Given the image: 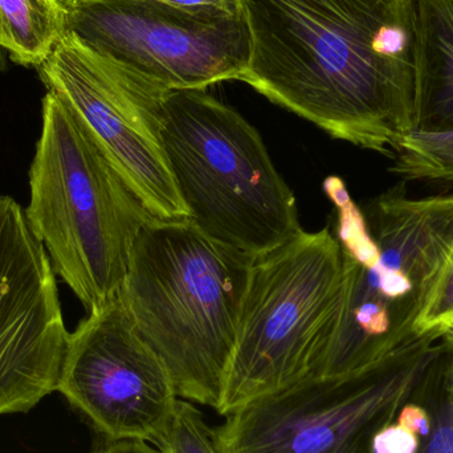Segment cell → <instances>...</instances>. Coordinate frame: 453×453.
<instances>
[{
	"label": "cell",
	"instance_id": "1",
	"mask_svg": "<svg viewBox=\"0 0 453 453\" xmlns=\"http://www.w3.org/2000/svg\"><path fill=\"white\" fill-rule=\"evenodd\" d=\"M240 81L334 140L395 158L415 129L414 0H242Z\"/></svg>",
	"mask_w": 453,
	"mask_h": 453
},
{
	"label": "cell",
	"instance_id": "2",
	"mask_svg": "<svg viewBox=\"0 0 453 453\" xmlns=\"http://www.w3.org/2000/svg\"><path fill=\"white\" fill-rule=\"evenodd\" d=\"M253 258L188 220L153 218L138 234L119 295L180 399L219 406Z\"/></svg>",
	"mask_w": 453,
	"mask_h": 453
},
{
	"label": "cell",
	"instance_id": "3",
	"mask_svg": "<svg viewBox=\"0 0 453 453\" xmlns=\"http://www.w3.org/2000/svg\"><path fill=\"white\" fill-rule=\"evenodd\" d=\"M24 211L88 313L119 292L133 244L153 219L68 104L48 90Z\"/></svg>",
	"mask_w": 453,
	"mask_h": 453
},
{
	"label": "cell",
	"instance_id": "4",
	"mask_svg": "<svg viewBox=\"0 0 453 453\" xmlns=\"http://www.w3.org/2000/svg\"><path fill=\"white\" fill-rule=\"evenodd\" d=\"M162 142L188 220L210 239L256 257L300 231L260 133L206 89L167 93Z\"/></svg>",
	"mask_w": 453,
	"mask_h": 453
},
{
	"label": "cell",
	"instance_id": "5",
	"mask_svg": "<svg viewBox=\"0 0 453 453\" xmlns=\"http://www.w3.org/2000/svg\"><path fill=\"white\" fill-rule=\"evenodd\" d=\"M342 248L330 229L303 228L250 264L234 354L217 412L314 377L340 325Z\"/></svg>",
	"mask_w": 453,
	"mask_h": 453
},
{
	"label": "cell",
	"instance_id": "6",
	"mask_svg": "<svg viewBox=\"0 0 453 453\" xmlns=\"http://www.w3.org/2000/svg\"><path fill=\"white\" fill-rule=\"evenodd\" d=\"M364 214L372 240L342 250V314L314 378L356 374L418 337V317L451 250L453 196L411 199L394 188Z\"/></svg>",
	"mask_w": 453,
	"mask_h": 453
},
{
	"label": "cell",
	"instance_id": "7",
	"mask_svg": "<svg viewBox=\"0 0 453 453\" xmlns=\"http://www.w3.org/2000/svg\"><path fill=\"white\" fill-rule=\"evenodd\" d=\"M447 341L418 335L380 364L338 378H306L250 402L212 430L219 453H372Z\"/></svg>",
	"mask_w": 453,
	"mask_h": 453
},
{
	"label": "cell",
	"instance_id": "8",
	"mask_svg": "<svg viewBox=\"0 0 453 453\" xmlns=\"http://www.w3.org/2000/svg\"><path fill=\"white\" fill-rule=\"evenodd\" d=\"M48 92L68 104L151 218L188 220L162 142L170 89L66 32L37 68Z\"/></svg>",
	"mask_w": 453,
	"mask_h": 453
},
{
	"label": "cell",
	"instance_id": "9",
	"mask_svg": "<svg viewBox=\"0 0 453 453\" xmlns=\"http://www.w3.org/2000/svg\"><path fill=\"white\" fill-rule=\"evenodd\" d=\"M68 31L88 47L170 90L242 80L244 18L190 12L157 0H65Z\"/></svg>",
	"mask_w": 453,
	"mask_h": 453
},
{
	"label": "cell",
	"instance_id": "10",
	"mask_svg": "<svg viewBox=\"0 0 453 453\" xmlns=\"http://www.w3.org/2000/svg\"><path fill=\"white\" fill-rule=\"evenodd\" d=\"M58 391L108 441L156 443L180 403L169 369L138 332L119 292L69 334Z\"/></svg>",
	"mask_w": 453,
	"mask_h": 453
},
{
	"label": "cell",
	"instance_id": "11",
	"mask_svg": "<svg viewBox=\"0 0 453 453\" xmlns=\"http://www.w3.org/2000/svg\"><path fill=\"white\" fill-rule=\"evenodd\" d=\"M69 334L50 256L23 207L0 196V417L58 391Z\"/></svg>",
	"mask_w": 453,
	"mask_h": 453
},
{
	"label": "cell",
	"instance_id": "12",
	"mask_svg": "<svg viewBox=\"0 0 453 453\" xmlns=\"http://www.w3.org/2000/svg\"><path fill=\"white\" fill-rule=\"evenodd\" d=\"M415 129L453 127V0H414Z\"/></svg>",
	"mask_w": 453,
	"mask_h": 453
},
{
	"label": "cell",
	"instance_id": "13",
	"mask_svg": "<svg viewBox=\"0 0 453 453\" xmlns=\"http://www.w3.org/2000/svg\"><path fill=\"white\" fill-rule=\"evenodd\" d=\"M66 32L65 0H0V47L18 65L42 66Z\"/></svg>",
	"mask_w": 453,
	"mask_h": 453
},
{
	"label": "cell",
	"instance_id": "14",
	"mask_svg": "<svg viewBox=\"0 0 453 453\" xmlns=\"http://www.w3.org/2000/svg\"><path fill=\"white\" fill-rule=\"evenodd\" d=\"M443 353L434 362L411 401L430 412L433 426L420 439L418 453H453V343L446 337Z\"/></svg>",
	"mask_w": 453,
	"mask_h": 453
},
{
	"label": "cell",
	"instance_id": "15",
	"mask_svg": "<svg viewBox=\"0 0 453 453\" xmlns=\"http://www.w3.org/2000/svg\"><path fill=\"white\" fill-rule=\"evenodd\" d=\"M391 173L402 180L453 183V127L411 130L399 141Z\"/></svg>",
	"mask_w": 453,
	"mask_h": 453
},
{
	"label": "cell",
	"instance_id": "16",
	"mask_svg": "<svg viewBox=\"0 0 453 453\" xmlns=\"http://www.w3.org/2000/svg\"><path fill=\"white\" fill-rule=\"evenodd\" d=\"M154 444L162 453H219L203 415L188 401H180L169 428Z\"/></svg>",
	"mask_w": 453,
	"mask_h": 453
},
{
	"label": "cell",
	"instance_id": "17",
	"mask_svg": "<svg viewBox=\"0 0 453 453\" xmlns=\"http://www.w3.org/2000/svg\"><path fill=\"white\" fill-rule=\"evenodd\" d=\"M453 325V244L444 260L422 313L415 324V334L431 332L441 334Z\"/></svg>",
	"mask_w": 453,
	"mask_h": 453
},
{
	"label": "cell",
	"instance_id": "18",
	"mask_svg": "<svg viewBox=\"0 0 453 453\" xmlns=\"http://www.w3.org/2000/svg\"><path fill=\"white\" fill-rule=\"evenodd\" d=\"M420 438L399 423L386 426L372 439V453H418Z\"/></svg>",
	"mask_w": 453,
	"mask_h": 453
},
{
	"label": "cell",
	"instance_id": "19",
	"mask_svg": "<svg viewBox=\"0 0 453 453\" xmlns=\"http://www.w3.org/2000/svg\"><path fill=\"white\" fill-rule=\"evenodd\" d=\"M164 4L196 13L244 18L242 0H157Z\"/></svg>",
	"mask_w": 453,
	"mask_h": 453
},
{
	"label": "cell",
	"instance_id": "20",
	"mask_svg": "<svg viewBox=\"0 0 453 453\" xmlns=\"http://www.w3.org/2000/svg\"><path fill=\"white\" fill-rule=\"evenodd\" d=\"M395 422L419 436L420 439L428 435L433 426L428 410L422 403L414 401L407 402L402 407Z\"/></svg>",
	"mask_w": 453,
	"mask_h": 453
},
{
	"label": "cell",
	"instance_id": "21",
	"mask_svg": "<svg viewBox=\"0 0 453 453\" xmlns=\"http://www.w3.org/2000/svg\"><path fill=\"white\" fill-rule=\"evenodd\" d=\"M92 453H162L158 449H154L148 441H134V439H127V441H108L105 446L100 447Z\"/></svg>",
	"mask_w": 453,
	"mask_h": 453
},
{
	"label": "cell",
	"instance_id": "22",
	"mask_svg": "<svg viewBox=\"0 0 453 453\" xmlns=\"http://www.w3.org/2000/svg\"><path fill=\"white\" fill-rule=\"evenodd\" d=\"M444 334L449 335V337L453 338V325L451 327H449V329H447V332L444 333Z\"/></svg>",
	"mask_w": 453,
	"mask_h": 453
},
{
	"label": "cell",
	"instance_id": "23",
	"mask_svg": "<svg viewBox=\"0 0 453 453\" xmlns=\"http://www.w3.org/2000/svg\"><path fill=\"white\" fill-rule=\"evenodd\" d=\"M444 335H446V334H444ZM446 337H447V338H449V340H451V341H452V343H453V338L449 337V335H446Z\"/></svg>",
	"mask_w": 453,
	"mask_h": 453
}]
</instances>
